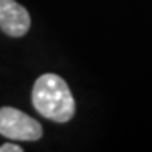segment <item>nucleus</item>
I'll return each instance as SVG.
<instances>
[{"mask_svg":"<svg viewBox=\"0 0 152 152\" xmlns=\"http://www.w3.org/2000/svg\"><path fill=\"white\" fill-rule=\"evenodd\" d=\"M33 106L45 118L67 123L75 115V99L67 82L54 73H45L34 82Z\"/></svg>","mask_w":152,"mask_h":152,"instance_id":"f257e3e1","label":"nucleus"},{"mask_svg":"<svg viewBox=\"0 0 152 152\" xmlns=\"http://www.w3.org/2000/svg\"><path fill=\"white\" fill-rule=\"evenodd\" d=\"M31 19L16 0H0V30L11 37H20L30 30Z\"/></svg>","mask_w":152,"mask_h":152,"instance_id":"7ed1b4c3","label":"nucleus"},{"mask_svg":"<svg viewBox=\"0 0 152 152\" xmlns=\"http://www.w3.org/2000/svg\"><path fill=\"white\" fill-rule=\"evenodd\" d=\"M23 149L17 146V144H12V143H6L0 146V152H22Z\"/></svg>","mask_w":152,"mask_h":152,"instance_id":"20e7f679","label":"nucleus"},{"mask_svg":"<svg viewBox=\"0 0 152 152\" xmlns=\"http://www.w3.org/2000/svg\"><path fill=\"white\" fill-rule=\"evenodd\" d=\"M0 135L16 141H36L42 137V126L34 118L12 107L0 109Z\"/></svg>","mask_w":152,"mask_h":152,"instance_id":"f03ea898","label":"nucleus"}]
</instances>
